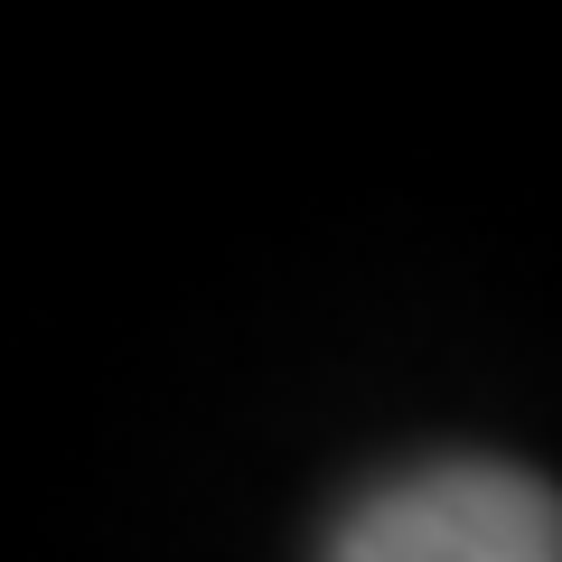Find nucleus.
Here are the masks:
<instances>
[{"instance_id":"f257e3e1","label":"nucleus","mask_w":562,"mask_h":562,"mask_svg":"<svg viewBox=\"0 0 562 562\" xmlns=\"http://www.w3.org/2000/svg\"><path fill=\"white\" fill-rule=\"evenodd\" d=\"M319 562H562V506L535 469L422 460L366 487Z\"/></svg>"}]
</instances>
